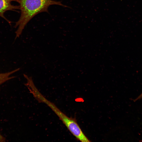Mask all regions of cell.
<instances>
[{
    "instance_id": "cell-1",
    "label": "cell",
    "mask_w": 142,
    "mask_h": 142,
    "mask_svg": "<svg viewBox=\"0 0 142 142\" xmlns=\"http://www.w3.org/2000/svg\"><path fill=\"white\" fill-rule=\"evenodd\" d=\"M19 3L21 14L19 18L16 22L15 27H18L16 32V38L21 34L25 27L34 16L39 13H48L49 7L53 5H57L67 7L60 1L52 0H19Z\"/></svg>"
},
{
    "instance_id": "cell-2",
    "label": "cell",
    "mask_w": 142,
    "mask_h": 142,
    "mask_svg": "<svg viewBox=\"0 0 142 142\" xmlns=\"http://www.w3.org/2000/svg\"><path fill=\"white\" fill-rule=\"evenodd\" d=\"M29 90L39 102L44 103L52 109L69 131L78 140L82 142L90 141L82 130L76 119L68 116L60 111L54 104L46 99L39 92L35 85L32 86Z\"/></svg>"
},
{
    "instance_id": "cell-3",
    "label": "cell",
    "mask_w": 142,
    "mask_h": 142,
    "mask_svg": "<svg viewBox=\"0 0 142 142\" xmlns=\"http://www.w3.org/2000/svg\"><path fill=\"white\" fill-rule=\"evenodd\" d=\"M19 3V0H0V17L6 20L9 24L11 22L7 19L4 16V13L8 11H17V9H19V6H14L11 4L12 2Z\"/></svg>"
},
{
    "instance_id": "cell-4",
    "label": "cell",
    "mask_w": 142,
    "mask_h": 142,
    "mask_svg": "<svg viewBox=\"0 0 142 142\" xmlns=\"http://www.w3.org/2000/svg\"><path fill=\"white\" fill-rule=\"evenodd\" d=\"M20 69L18 68L9 72L0 73V85L7 81L14 78V76L10 77L12 74L17 72Z\"/></svg>"
},
{
    "instance_id": "cell-5",
    "label": "cell",
    "mask_w": 142,
    "mask_h": 142,
    "mask_svg": "<svg viewBox=\"0 0 142 142\" xmlns=\"http://www.w3.org/2000/svg\"><path fill=\"white\" fill-rule=\"evenodd\" d=\"M142 98V93L136 98L135 99L134 101H136Z\"/></svg>"
}]
</instances>
